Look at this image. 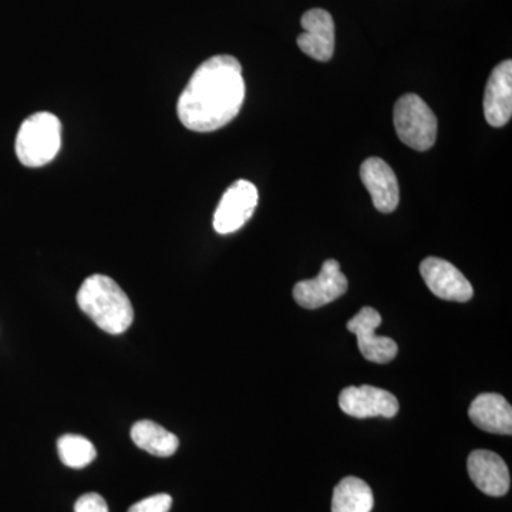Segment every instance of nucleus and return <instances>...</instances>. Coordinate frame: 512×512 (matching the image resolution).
Here are the masks:
<instances>
[{
	"mask_svg": "<svg viewBox=\"0 0 512 512\" xmlns=\"http://www.w3.org/2000/svg\"><path fill=\"white\" fill-rule=\"evenodd\" d=\"M77 303L104 332L121 335L134 320V309L126 292L106 275H92L77 292Z\"/></svg>",
	"mask_w": 512,
	"mask_h": 512,
	"instance_id": "obj_2",
	"label": "nucleus"
},
{
	"mask_svg": "<svg viewBox=\"0 0 512 512\" xmlns=\"http://www.w3.org/2000/svg\"><path fill=\"white\" fill-rule=\"evenodd\" d=\"M420 274L437 298L451 302H468L474 295L473 285L460 271L441 258L424 259L420 264Z\"/></svg>",
	"mask_w": 512,
	"mask_h": 512,
	"instance_id": "obj_9",
	"label": "nucleus"
},
{
	"mask_svg": "<svg viewBox=\"0 0 512 512\" xmlns=\"http://www.w3.org/2000/svg\"><path fill=\"white\" fill-rule=\"evenodd\" d=\"M74 512H109L106 500L96 493L84 494L74 505Z\"/></svg>",
	"mask_w": 512,
	"mask_h": 512,
	"instance_id": "obj_19",
	"label": "nucleus"
},
{
	"mask_svg": "<svg viewBox=\"0 0 512 512\" xmlns=\"http://www.w3.org/2000/svg\"><path fill=\"white\" fill-rule=\"evenodd\" d=\"M468 416L478 429L487 433L511 436L512 407L501 394H480L471 403Z\"/></svg>",
	"mask_w": 512,
	"mask_h": 512,
	"instance_id": "obj_14",
	"label": "nucleus"
},
{
	"mask_svg": "<svg viewBox=\"0 0 512 512\" xmlns=\"http://www.w3.org/2000/svg\"><path fill=\"white\" fill-rule=\"evenodd\" d=\"M60 460L64 466L83 468L96 460L97 451L92 441L76 434H66L57 441Z\"/></svg>",
	"mask_w": 512,
	"mask_h": 512,
	"instance_id": "obj_17",
	"label": "nucleus"
},
{
	"mask_svg": "<svg viewBox=\"0 0 512 512\" xmlns=\"http://www.w3.org/2000/svg\"><path fill=\"white\" fill-rule=\"evenodd\" d=\"M15 147L16 156L25 167L52 163L62 147V123L47 111L32 114L20 126Z\"/></svg>",
	"mask_w": 512,
	"mask_h": 512,
	"instance_id": "obj_3",
	"label": "nucleus"
},
{
	"mask_svg": "<svg viewBox=\"0 0 512 512\" xmlns=\"http://www.w3.org/2000/svg\"><path fill=\"white\" fill-rule=\"evenodd\" d=\"M363 184L372 195L373 205L383 214L396 210L400 201V188L396 174L382 158L370 157L360 167Z\"/></svg>",
	"mask_w": 512,
	"mask_h": 512,
	"instance_id": "obj_12",
	"label": "nucleus"
},
{
	"mask_svg": "<svg viewBox=\"0 0 512 512\" xmlns=\"http://www.w3.org/2000/svg\"><path fill=\"white\" fill-rule=\"evenodd\" d=\"M394 128L407 147L427 151L436 143L437 119L417 94H406L394 106Z\"/></svg>",
	"mask_w": 512,
	"mask_h": 512,
	"instance_id": "obj_4",
	"label": "nucleus"
},
{
	"mask_svg": "<svg viewBox=\"0 0 512 512\" xmlns=\"http://www.w3.org/2000/svg\"><path fill=\"white\" fill-rule=\"evenodd\" d=\"M245 100L241 63L234 56L205 60L178 99V119L195 133H211L238 116Z\"/></svg>",
	"mask_w": 512,
	"mask_h": 512,
	"instance_id": "obj_1",
	"label": "nucleus"
},
{
	"mask_svg": "<svg viewBox=\"0 0 512 512\" xmlns=\"http://www.w3.org/2000/svg\"><path fill=\"white\" fill-rule=\"evenodd\" d=\"M131 439L138 448L156 457L174 456L180 446L175 434L150 420L137 421L131 429Z\"/></svg>",
	"mask_w": 512,
	"mask_h": 512,
	"instance_id": "obj_15",
	"label": "nucleus"
},
{
	"mask_svg": "<svg viewBox=\"0 0 512 512\" xmlns=\"http://www.w3.org/2000/svg\"><path fill=\"white\" fill-rule=\"evenodd\" d=\"M258 188L251 181L238 180L222 195L214 214V229L221 235L244 227L258 207Z\"/></svg>",
	"mask_w": 512,
	"mask_h": 512,
	"instance_id": "obj_5",
	"label": "nucleus"
},
{
	"mask_svg": "<svg viewBox=\"0 0 512 512\" xmlns=\"http://www.w3.org/2000/svg\"><path fill=\"white\" fill-rule=\"evenodd\" d=\"M372 488L357 477H346L333 490L332 512H372Z\"/></svg>",
	"mask_w": 512,
	"mask_h": 512,
	"instance_id": "obj_16",
	"label": "nucleus"
},
{
	"mask_svg": "<svg viewBox=\"0 0 512 512\" xmlns=\"http://www.w3.org/2000/svg\"><path fill=\"white\" fill-rule=\"evenodd\" d=\"M382 325V316L376 309L366 306L348 322V330L357 338V348L369 362L386 365L397 356L399 348L393 339L377 336L376 329Z\"/></svg>",
	"mask_w": 512,
	"mask_h": 512,
	"instance_id": "obj_7",
	"label": "nucleus"
},
{
	"mask_svg": "<svg viewBox=\"0 0 512 512\" xmlns=\"http://www.w3.org/2000/svg\"><path fill=\"white\" fill-rule=\"evenodd\" d=\"M305 32L298 37V46L305 55L329 62L335 52V22L328 10L311 9L302 16Z\"/></svg>",
	"mask_w": 512,
	"mask_h": 512,
	"instance_id": "obj_10",
	"label": "nucleus"
},
{
	"mask_svg": "<svg viewBox=\"0 0 512 512\" xmlns=\"http://www.w3.org/2000/svg\"><path fill=\"white\" fill-rule=\"evenodd\" d=\"M348 278L340 271L335 259L323 262L322 269L316 278L301 281L293 288V298L305 309H319L329 305L348 292Z\"/></svg>",
	"mask_w": 512,
	"mask_h": 512,
	"instance_id": "obj_6",
	"label": "nucleus"
},
{
	"mask_svg": "<svg viewBox=\"0 0 512 512\" xmlns=\"http://www.w3.org/2000/svg\"><path fill=\"white\" fill-rule=\"evenodd\" d=\"M339 406L343 413L355 419L384 417L393 419L399 413L396 396L375 386H349L339 396Z\"/></svg>",
	"mask_w": 512,
	"mask_h": 512,
	"instance_id": "obj_8",
	"label": "nucleus"
},
{
	"mask_svg": "<svg viewBox=\"0 0 512 512\" xmlns=\"http://www.w3.org/2000/svg\"><path fill=\"white\" fill-rule=\"evenodd\" d=\"M467 468L468 476L481 493L503 497L510 490V470L503 458L493 451H473L468 457Z\"/></svg>",
	"mask_w": 512,
	"mask_h": 512,
	"instance_id": "obj_11",
	"label": "nucleus"
},
{
	"mask_svg": "<svg viewBox=\"0 0 512 512\" xmlns=\"http://www.w3.org/2000/svg\"><path fill=\"white\" fill-rule=\"evenodd\" d=\"M485 120L490 126L504 127L512 116V62L494 67L484 94Z\"/></svg>",
	"mask_w": 512,
	"mask_h": 512,
	"instance_id": "obj_13",
	"label": "nucleus"
},
{
	"mask_svg": "<svg viewBox=\"0 0 512 512\" xmlns=\"http://www.w3.org/2000/svg\"><path fill=\"white\" fill-rule=\"evenodd\" d=\"M173 505V498L168 494H157L146 500L138 501L128 512H168Z\"/></svg>",
	"mask_w": 512,
	"mask_h": 512,
	"instance_id": "obj_18",
	"label": "nucleus"
}]
</instances>
